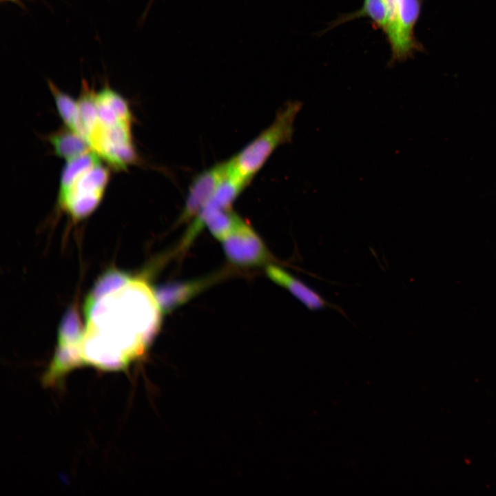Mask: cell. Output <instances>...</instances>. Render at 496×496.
Wrapping results in <instances>:
<instances>
[{"instance_id": "cell-1", "label": "cell", "mask_w": 496, "mask_h": 496, "mask_svg": "<svg viewBox=\"0 0 496 496\" xmlns=\"http://www.w3.org/2000/svg\"><path fill=\"white\" fill-rule=\"evenodd\" d=\"M84 310L81 365L124 369L144 353L160 327L154 291L138 278L126 276L115 287L89 295Z\"/></svg>"}, {"instance_id": "cell-9", "label": "cell", "mask_w": 496, "mask_h": 496, "mask_svg": "<svg viewBox=\"0 0 496 496\" xmlns=\"http://www.w3.org/2000/svg\"><path fill=\"white\" fill-rule=\"evenodd\" d=\"M243 222L231 209H202L187 230L192 236L196 237L203 226H207L214 237L222 240Z\"/></svg>"}, {"instance_id": "cell-13", "label": "cell", "mask_w": 496, "mask_h": 496, "mask_svg": "<svg viewBox=\"0 0 496 496\" xmlns=\"http://www.w3.org/2000/svg\"><path fill=\"white\" fill-rule=\"evenodd\" d=\"M48 85L65 126L76 132L79 119L77 101L61 91L51 80H48Z\"/></svg>"}, {"instance_id": "cell-12", "label": "cell", "mask_w": 496, "mask_h": 496, "mask_svg": "<svg viewBox=\"0 0 496 496\" xmlns=\"http://www.w3.org/2000/svg\"><path fill=\"white\" fill-rule=\"evenodd\" d=\"M360 17L370 19L376 28L384 32L388 18L385 0H364L360 10L339 18L333 26Z\"/></svg>"}, {"instance_id": "cell-11", "label": "cell", "mask_w": 496, "mask_h": 496, "mask_svg": "<svg viewBox=\"0 0 496 496\" xmlns=\"http://www.w3.org/2000/svg\"><path fill=\"white\" fill-rule=\"evenodd\" d=\"M48 139L55 154L67 161L92 150L81 136L66 126L50 134Z\"/></svg>"}, {"instance_id": "cell-6", "label": "cell", "mask_w": 496, "mask_h": 496, "mask_svg": "<svg viewBox=\"0 0 496 496\" xmlns=\"http://www.w3.org/2000/svg\"><path fill=\"white\" fill-rule=\"evenodd\" d=\"M221 241L227 258L239 267H260L273 260L262 240L245 222Z\"/></svg>"}, {"instance_id": "cell-8", "label": "cell", "mask_w": 496, "mask_h": 496, "mask_svg": "<svg viewBox=\"0 0 496 496\" xmlns=\"http://www.w3.org/2000/svg\"><path fill=\"white\" fill-rule=\"evenodd\" d=\"M266 273L273 282L287 289L311 311L332 306L318 292L278 266L269 265L266 268Z\"/></svg>"}, {"instance_id": "cell-5", "label": "cell", "mask_w": 496, "mask_h": 496, "mask_svg": "<svg viewBox=\"0 0 496 496\" xmlns=\"http://www.w3.org/2000/svg\"><path fill=\"white\" fill-rule=\"evenodd\" d=\"M83 333L76 309H70L61 322L58 346L43 377L44 383H55L72 369L81 365L80 347Z\"/></svg>"}, {"instance_id": "cell-10", "label": "cell", "mask_w": 496, "mask_h": 496, "mask_svg": "<svg viewBox=\"0 0 496 496\" xmlns=\"http://www.w3.org/2000/svg\"><path fill=\"white\" fill-rule=\"evenodd\" d=\"M217 276L201 280L165 285L154 292L161 311L170 312L203 291Z\"/></svg>"}, {"instance_id": "cell-4", "label": "cell", "mask_w": 496, "mask_h": 496, "mask_svg": "<svg viewBox=\"0 0 496 496\" xmlns=\"http://www.w3.org/2000/svg\"><path fill=\"white\" fill-rule=\"evenodd\" d=\"M387 25L384 34L391 51V63L402 61L420 50L414 35L419 18L420 0H385Z\"/></svg>"}, {"instance_id": "cell-3", "label": "cell", "mask_w": 496, "mask_h": 496, "mask_svg": "<svg viewBox=\"0 0 496 496\" xmlns=\"http://www.w3.org/2000/svg\"><path fill=\"white\" fill-rule=\"evenodd\" d=\"M302 106L289 101L278 111L273 123L229 161L233 172L249 183L279 146L291 141Z\"/></svg>"}, {"instance_id": "cell-7", "label": "cell", "mask_w": 496, "mask_h": 496, "mask_svg": "<svg viewBox=\"0 0 496 496\" xmlns=\"http://www.w3.org/2000/svg\"><path fill=\"white\" fill-rule=\"evenodd\" d=\"M230 172L229 161L223 162L198 174L191 183L178 224L194 218L209 200Z\"/></svg>"}, {"instance_id": "cell-2", "label": "cell", "mask_w": 496, "mask_h": 496, "mask_svg": "<svg viewBox=\"0 0 496 496\" xmlns=\"http://www.w3.org/2000/svg\"><path fill=\"white\" fill-rule=\"evenodd\" d=\"M90 150L67 161L61 176L58 201L74 220L90 215L103 197L110 172Z\"/></svg>"}, {"instance_id": "cell-14", "label": "cell", "mask_w": 496, "mask_h": 496, "mask_svg": "<svg viewBox=\"0 0 496 496\" xmlns=\"http://www.w3.org/2000/svg\"><path fill=\"white\" fill-rule=\"evenodd\" d=\"M1 2H8V1H9V2H12V3H14L17 4V5H19V6H21V8H23V3L21 2V0H1Z\"/></svg>"}]
</instances>
